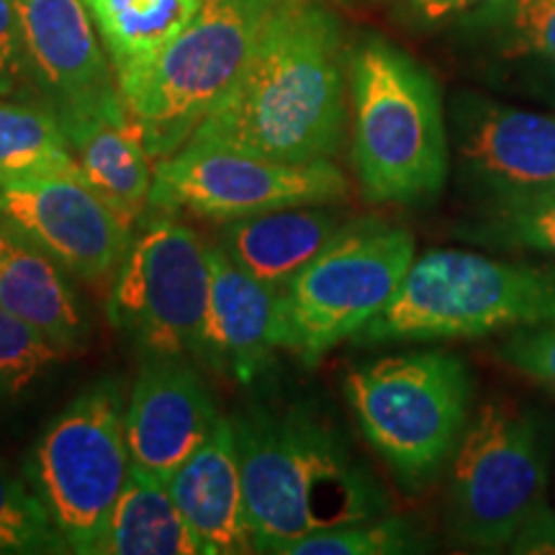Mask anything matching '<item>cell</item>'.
Returning <instances> with one entry per match:
<instances>
[{
  "label": "cell",
  "mask_w": 555,
  "mask_h": 555,
  "mask_svg": "<svg viewBox=\"0 0 555 555\" xmlns=\"http://www.w3.org/2000/svg\"><path fill=\"white\" fill-rule=\"evenodd\" d=\"M512 553H555V517L545 504H538L535 512L525 519L517 535L509 543Z\"/></svg>",
  "instance_id": "obj_32"
},
{
  "label": "cell",
  "mask_w": 555,
  "mask_h": 555,
  "mask_svg": "<svg viewBox=\"0 0 555 555\" xmlns=\"http://www.w3.org/2000/svg\"><path fill=\"white\" fill-rule=\"evenodd\" d=\"M41 99L65 108L119 88L86 0H13Z\"/></svg>",
  "instance_id": "obj_17"
},
{
  "label": "cell",
  "mask_w": 555,
  "mask_h": 555,
  "mask_svg": "<svg viewBox=\"0 0 555 555\" xmlns=\"http://www.w3.org/2000/svg\"><path fill=\"white\" fill-rule=\"evenodd\" d=\"M57 176H78L57 111L0 99V189Z\"/></svg>",
  "instance_id": "obj_22"
},
{
  "label": "cell",
  "mask_w": 555,
  "mask_h": 555,
  "mask_svg": "<svg viewBox=\"0 0 555 555\" xmlns=\"http://www.w3.org/2000/svg\"><path fill=\"white\" fill-rule=\"evenodd\" d=\"M67 350L0 307V399H16L44 378Z\"/></svg>",
  "instance_id": "obj_26"
},
{
  "label": "cell",
  "mask_w": 555,
  "mask_h": 555,
  "mask_svg": "<svg viewBox=\"0 0 555 555\" xmlns=\"http://www.w3.org/2000/svg\"><path fill=\"white\" fill-rule=\"evenodd\" d=\"M57 116L73 147L78 176L124 224L134 229L150 211L155 159L121 90L114 88L57 108Z\"/></svg>",
  "instance_id": "obj_14"
},
{
  "label": "cell",
  "mask_w": 555,
  "mask_h": 555,
  "mask_svg": "<svg viewBox=\"0 0 555 555\" xmlns=\"http://www.w3.org/2000/svg\"><path fill=\"white\" fill-rule=\"evenodd\" d=\"M286 0H204L147 62L116 75L152 159L183 147L237 82Z\"/></svg>",
  "instance_id": "obj_5"
},
{
  "label": "cell",
  "mask_w": 555,
  "mask_h": 555,
  "mask_svg": "<svg viewBox=\"0 0 555 555\" xmlns=\"http://www.w3.org/2000/svg\"><path fill=\"white\" fill-rule=\"evenodd\" d=\"M41 95L26 52L24 31L13 0H0V99L29 101Z\"/></svg>",
  "instance_id": "obj_29"
},
{
  "label": "cell",
  "mask_w": 555,
  "mask_h": 555,
  "mask_svg": "<svg viewBox=\"0 0 555 555\" xmlns=\"http://www.w3.org/2000/svg\"><path fill=\"white\" fill-rule=\"evenodd\" d=\"M352 163L371 204H425L446 189L448 131L433 75L399 47L367 39L350 60Z\"/></svg>",
  "instance_id": "obj_3"
},
{
  "label": "cell",
  "mask_w": 555,
  "mask_h": 555,
  "mask_svg": "<svg viewBox=\"0 0 555 555\" xmlns=\"http://www.w3.org/2000/svg\"><path fill=\"white\" fill-rule=\"evenodd\" d=\"M412 262L409 229L380 221L345 224L283 288L281 347L301 365L314 367L388 307Z\"/></svg>",
  "instance_id": "obj_8"
},
{
  "label": "cell",
  "mask_w": 555,
  "mask_h": 555,
  "mask_svg": "<svg viewBox=\"0 0 555 555\" xmlns=\"http://www.w3.org/2000/svg\"><path fill=\"white\" fill-rule=\"evenodd\" d=\"M129 468L124 388L106 378L54 416L26 455L24 474L69 553L95 555Z\"/></svg>",
  "instance_id": "obj_7"
},
{
  "label": "cell",
  "mask_w": 555,
  "mask_h": 555,
  "mask_svg": "<svg viewBox=\"0 0 555 555\" xmlns=\"http://www.w3.org/2000/svg\"><path fill=\"white\" fill-rule=\"evenodd\" d=\"M67 275L50 255L0 227V307L73 352L88 343L90 322Z\"/></svg>",
  "instance_id": "obj_20"
},
{
  "label": "cell",
  "mask_w": 555,
  "mask_h": 555,
  "mask_svg": "<svg viewBox=\"0 0 555 555\" xmlns=\"http://www.w3.org/2000/svg\"><path fill=\"white\" fill-rule=\"evenodd\" d=\"M345 119L343 29L319 0H286L189 142L304 165L335 157Z\"/></svg>",
  "instance_id": "obj_1"
},
{
  "label": "cell",
  "mask_w": 555,
  "mask_h": 555,
  "mask_svg": "<svg viewBox=\"0 0 555 555\" xmlns=\"http://www.w3.org/2000/svg\"><path fill=\"white\" fill-rule=\"evenodd\" d=\"M504 60L527 62L545 75L555 99V0H494L474 16Z\"/></svg>",
  "instance_id": "obj_24"
},
{
  "label": "cell",
  "mask_w": 555,
  "mask_h": 555,
  "mask_svg": "<svg viewBox=\"0 0 555 555\" xmlns=\"http://www.w3.org/2000/svg\"><path fill=\"white\" fill-rule=\"evenodd\" d=\"M545 446L535 416L509 401H486L470 416L453 453L450 527L463 543L509 547L543 504Z\"/></svg>",
  "instance_id": "obj_10"
},
{
  "label": "cell",
  "mask_w": 555,
  "mask_h": 555,
  "mask_svg": "<svg viewBox=\"0 0 555 555\" xmlns=\"http://www.w3.org/2000/svg\"><path fill=\"white\" fill-rule=\"evenodd\" d=\"M69 553L65 538L26 478L0 463V555Z\"/></svg>",
  "instance_id": "obj_25"
},
{
  "label": "cell",
  "mask_w": 555,
  "mask_h": 555,
  "mask_svg": "<svg viewBox=\"0 0 555 555\" xmlns=\"http://www.w3.org/2000/svg\"><path fill=\"white\" fill-rule=\"evenodd\" d=\"M208 247L170 214L147 211L116 270L108 319L144 358H198L204 339Z\"/></svg>",
  "instance_id": "obj_9"
},
{
  "label": "cell",
  "mask_w": 555,
  "mask_h": 555,
  "mask_svg": "<svg viewBox=\"0 0 555 555\" xmlns=\"http://www.w3.org/2000/svg\"><path fill=\"white\" fill-rule=\"evenodd\" d=\"M204 0H86L114 73H129L163 50Z\"/></svg>",
  "instance_id": "obj_23"
},
{
  "label": "cell",
  "mask_w": 555,
  "mask_h": 555,
  "mask_svg": "<svg viewBox=\"0 0 555 555\" xmlns=\"http://www.w3.org/2000/svg\"><path fill=\"white\" fill-rule=\"evenodd\" d=\"M95 555H204L168 481L131 466Z\"/></svg>",
  "instance_id": "obj_21"
},
{
  "label": "cell",
  "mask_w": 555,
  "mask_h": 555,
  "mask_svg": "<svg viewBox=\"0 0 555 555\" xmlns=\"http://www.w3.org/2000/svg\"><path fill=\"white\" fill-rule=\"evenodd\" d=\"M347 178L332 159L291 165L208 144H183L157 159L150 211L237 221L296 206L347 198Z\"/></svg>",
  "instance_id": "obj_11"
},
{
  "label": "cell",
  "mask_w": 555,
  "mask_h": 555,
  "mask_svg": "<svg viewBox=\"0 0 555 555\" xmlns=\"http://www.w3.org/2000/svg\"><path fill=\"white\" fill-rule=\"evenodd\" d=\"M0 227L67 270L78 281H101L119 270L131 227L88 189L80 176H57L0 189Z\"/></svg>",
  "instance_id": "obj_13"
},
{
  "label": "cell",
  "mask_w": 555,
  "mask_h": 555,
  "mask_svg": "<svg viewBox=\"0 0 555 555\" xmlns=\"http://www.w3.org/2000/svg\"><path fill=\"white\" fill-rule=\"evenodd\" d=\"M345 397L371 448L409 491H420L453 457L470 420L468 367L440 350L356 365Z\"/></svg>",
  "instance_id": "obj_6"
},
{
  "label": "cell",
  "mask_w": 555,
  "mask_h": 555,
  "mask_svg": "<svg viewBox=\"0 0 555 555\" xmlns=\"http://www.w3.org/2000/svg\"><path fill=\"white\" fill-rule=\"evenodd\" d=\"M217 420L196 367L183 358H144L127 404L131 466L168 481L204 446Z\"/></svg>",
  "instance_id": "obj_15"
},
{
  "label": "cell",
  "mask_w": 555,
  "mask_h": 555,
  "mask_svg": "<svg viewBox=\"0 0 555 555\" xmlns=\"http://www.w3.org/2000/svg\"><path fill=\"white\" fill-rule=\"evenodd\" d=\"M255 553L288 555L317 532L386 515V494L309 406L253 404L232 416Z\"/></svg>",
  "instance_id": "obj_2"
},
{
  "label": "cell",
  "mask_w": 555,
  "mask_h": 555,
  "mask_svg": "<svg viewBox=\"0 0 555 555\" xmlns=\"http://www.w3.org/2000/svg\"><path fill=\"white\" fill-rule=\"evenodd\" d=\"M489 3H494V0H406V11L416 24L442 26L450 21L474 16Z\"/></svg>",
  "instance_id": "obj_31"
},
{
  "label": "cell",
  "mask_w": 555,
  "mask_h": 555,
  "mask_svg": "<svg viewBox=\"0 0 555 555\" xmlns=\"http://www.w3.org/2000/svg\"><path fill=\"white\" fill-rule=\"evenodd\" d=\"M468 240L489 247L525 249L555 258V198L527 206L489 208L481 224L468 229Z\"/></svg>",
  "instance_id": "obj_28"
},
{
  "label": "cell",
  "mask_w": 555,
  "mask_h": 555,
  "mask_svg": "<svg viewBox=\"0 0 555 555\" xmlns=\"http://www.w3.org/2000/svg\"><path fill=\"white\" fill-rule=\"evenodd\" d=\"M347 221L324 206H296L229 221L219 247L268 286L286 288L343 232Z\"/></svg>",
  "instance_id": "obj_19"
},
{
  "label": "cell",
  "mask_w": 555,
  "mask_h": 555,
  "mask_svg": "<svg viewBox=\"0 0 555 555\" xmlns=\"http://www.w3.org/2000/svg\"><path fill=\"white\" fill-rule=\"evenodd\" d=\"M416 527L404 517L380 515L367 522L317 532L291 547L288 555H399L425 551Z\"/></svg>",
  "instance_id": "obj_27"
},
{
  "label": "cell",
  "mask_w": 555,
  "mask_h": 555,
  "mask_svg": "<svg viewBox=\"0 0 555 555\" xmlns=\"http://www.w3.org/2000/svg\"><path fill=\"white\" fill-rule=\"evenodd\" d=\"M208 309L198 360L214 373L255 384L281 347L283 288L242 270L219 245L208 247Z\"/></svg>",
  "instance_id": "obj_16"
},
{
  "label": "cell",
  "mask_w": 555,
  "mask_h": 555,
  "mask_svg": "<svg viewBox=\"0 0 555 555\" xmlns=\"http://www.w3.org/2000/svg\"><path fill=\"white\" fill-rule=\"evenodd\" d=\"M455 155L489 208L555 198V114L486 99L455 106Z\"/></svg>",
  "instance_id": "obj_12"
},
{
  "label": "cell",
  "mask_w": 555,
  "mask_h": 555,
  "mask_svg": "<svg viewBox=\"0 0 555 555\" xmlns=\"http://www.w3.org/2000/svg\"><path fill=\"white\" fill-rule=\"evenodd\" d=\"M168 489L201 553H255L232 420L219 416L204 446L168 478Z\"/></svg>",
  "instance_id": "obj_18"
},
{
  "label": "cell",
  "mask_w": 555,
  "mask_h": 555,
  "mask_svg": "<svg viewBox=\"0 0 555 555\" xmlns=\"http://www.w3.org/2000/svg\"><path fill=\"white\" fill-rule=\"evenodd\" d=\"M502 358L522 376L555 393V322L509 332Z\"/></svg>",
  "instance_id": "obj_30"
},
{
  "label": "cell",
  "mask_w": 555,
  "mask_h": 555,
  "mask_svg": "<svg viewBox=\"0 0 555 555\" xmlns=\"http://www.w3.org/2000/svg\"><path fill=\"white\" fill-rule=\"evenodd\" d=\"M555 322V268L429 249L414 258L397 296L358 343L486 337Z\"/></svg>",
  "instance_id": "obj_4"
}]
</instances>
